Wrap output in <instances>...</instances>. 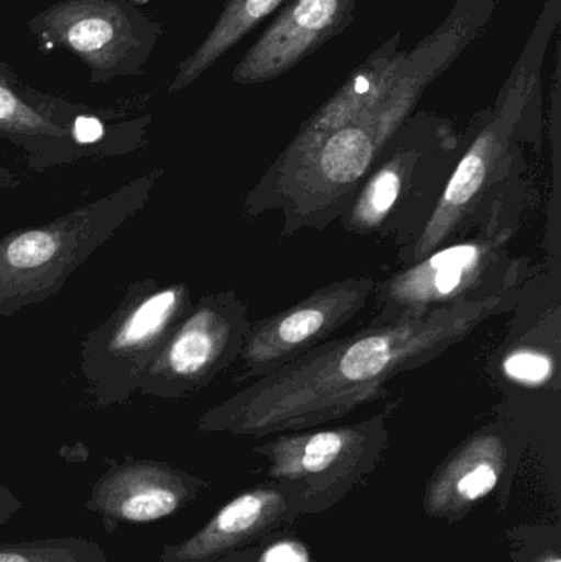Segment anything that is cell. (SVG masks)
Wrapping results in <instances>:
<instances>
[{
	"mask_svg": "<svg viewBox=\"0 0 561 562\" xmlns=\"http://www.w3.org/2000/svg\"><path fill=\"white\" fill-rule=\"evenodd\" d=\"M128 3H132L134 7L138 5H147L148 2H152V0H127Z\"/></svg>",
	"mask_w": 561,
	"mask_h": 562,
	"instance_id": "26",
	"label": "cell"
},
{
	"mask_svg": "<svg viewBox=\"0 0 561 562\" xmlns=\"http://www.w3.org/2000/svg\"><path fill=\"white\" fill-rule=\"evenodd\" d=\"M504 372L524 386H546L556 379L557 362L547 350L534 346L516 347L503 362Z\"/></svg>",
	"mask_w": 561,
	"mask_h": 562,
	"instance_id": "21",
	"label": "cell"
},
{
	"mask_svg": "<svg viewBox=\"0 0 561 562\" xmlns=\"http://www.w3.org/2000/svg\"><path fill=\"white\" fill-rule=\"evenodd\" d=\"M391 441L385 415L355 425L282 432L254 448L267 481L295 485L302 515L326 514L361 487L381 464Z\"/></svg>",
	"mask_w": 561,
	"mask_h": 562,
	"instance_id": "9",
	"label": "cell"
},
{
	"mask_svg": "<svg viewBox=\"0 0 561 562\" xmlns=\"http://www.w3.org/2000/svg\"><path fill=\"white\" fill-rule=\"evenodd\" d=\"M254 562H312V558L308 548L285 530L267 540Z\"/></svg>",
	"mask_w": 561,
	"mask_h": 562,
	"instance_id": "22",
	"label": "cell"
},
{
	"mask_svg": "<svg viewBox=\"0 0 561 562\" xmlns=\"http://www.w3.org/2000/svg\"><path fill=\"white\" fill-rule=\"evenodd\" d=\"M207 488L210 482L167 462L127 458L92 482L85 508L101 517L108 533H114L121 525L165 520Z\"/></svg>",
	"mask_w": 561,
	"mask_h": 562,
	"instance_id": "15",
	"label": "cell"
},
{
	"mask_svg": "<svg viewBox=\"0 0 561 562\" xmlns=\"http://www.w3.org/2000/svg\"><path fill=\"white\" fill-rule=\"evenodd\" d=\"M250 323L249 307L236 291L203 294L165 340L138 393L177 402L207 389L239 360Z\"/></svg>",
	"mask_w": 561,
	"mask_h": 562,
	"instance_id": "11",
	"label": "cell"
},
{
	"mask_svg": "<svg viewBox=\"0 0 561 562\" xmlns=\"http://www.w3.org/2000/svg\"><path fill=\"white\" fill-rule=\"evenodd\" d=\"M26 29L43 53L63 49L89 69L92 85L142 78L164 26L127 0H59Z\"/></svg>",
	"mask_w": 561,
	"mask_h": 562,
	"instance_id": "10",
	"label": "cell"
},
{
	"mask_svg": "<svg viewBox=\"0 0 561 562\" xmlns=\"http://www.w3.org/2000/svg\"><path fill=\"white\" fill-rule=\"evenodd\" d=\"M520 216L493 221L463 239L438 247L418 262L375 281L374 314L369 323H394L404 316L427 314L438 307L490 300L517 293L523 260L510 257L507 246Z\"/></svg>",
	"mask_w": 561,
	"mask_h": 562,
	"instance_id": "7",
	"label": "cell"
},
{
	"mask_svg": "<svg viewBox=\"0 0 561 562\" xmlns=\"http://www.w3.org/2000/svg\"><path fill=\"white\" fill-rule=\"evenodd\" d=\"M463 33L438 30L422 49L420 65L408 55L388 91L345 127L300 154L277 158L246 196L250 217L282 216V237L325 231L341 220L362 181L399 128L408 121L431 79L457 55Z\"/></svg>",
	"mask_w": 561,
	"mask_h": 562,
	"instance_id": "2",
	"label": "cell"
},
{
	"mask_svg": "<svg viewBox=\"0 0 561 562\" xmlns=\"http://www.w3.org/2000/svg\"><path fill=\"white\" fill-rule=\"evenodd\" d=\"M399 35L374 53L338 92L325 102L287 145L280 158L293 157L332 132L355 121L369 105L374 104L394 81L407 59V53H399Z\"/></svg>",
	"mask_w": 561,
	"mask_h": 562,
	"instance_id": "17",
	"label": "cell"
},
{
	"mask_svg": "<svg viewBox=\"0 0 561 562\" xmlns=\"http://www.w3.org/2000/svg\"><path fill=\"white\" fill-rule=\"evenodd\" d=\"M152 117L92 108L32 88L0 61V138L36 173L76 161L124 157L148 142Z\"/></svg>",
	"mask_w": 561,
	"mask_h": 562,
	"instance_id": "6",
	"label": "cell"
},
{
	"mask_svg": "<svg viewBox=\"0 0 561 562\" xmlns=\"http://www.w3.org/2000/svg\"><path fill=\"white\" fill-rule=\"evenodd\" d=\"M164 170L141 177L43 226L0 239V317H10L59 293L121 227L150 200Z\"/></svg>",
	"mask_w": 561,
	"mask_h": 562,
	"instance_id": "4",
	"label": "cell"
},
{
	"mask_svg": "<svg viewBox=\"0 0 561 562\" xmlns=\"http://www.w3.org/2000/svg\"><path fill=\"white\" fill-rule=\"evenodd\" d=\"M285 2L287 0H227L220 19L203 43L178 65L167 92L173 94L193 85L221 56L226 55Z\"/></svg>",
	"mask_w": 561,
	"mask_h": 562,
	"instance_id": "18",
	"label": "cell"
},
{
	"mask_svg": "<svg viewBox=\"0 0 561 562\" xmlns=\"http://www.w3.org/2000/svg\"><path fill=\"white\" fill-rule=\"evenodd\" d=\"M22 508L23 502L5 485L0 484V525L9 524Z\"/></svg>",
	"mask_w": 561,
	"mask_h": 562,
	"instance_id": "23",
	"label": "cell"
},
{
	"mask_svg": "<svg viewBox=\"0 0 561 562\" xmlns=\"http://www.w3.org/2000/svg\"><path fill=\"white\" fill-rule=\"evenodd\" d=\"M372 277L333 281L299 303L250 323L234 382H256L289 366L351 323L374 294Z\"/></svg>",
	"mask_w": 561,
	"mask_h": 562,
	"instance_id": "12",
	"label": "cell"
},
{
	"mask_svg": "<svg viewBox=\"0 0 561 562\" xmlns=\"http://www.w3.org/2000/svg\"><path fill=\"white\" fill-rule=\"evenodd\" d=\"M523 442L506 425H487L468 436L444 459L428 481L424 508L428 517L457 524L516 472Z\"/></svg>",
	"mask_w": 561,
	"mask_h": 562,
	"instance_id": "13",
	"label": "cell"
},
{
	"mask_svg": "<svg viewBox=\"0 0 561 562\" xmlns=\"http://www.w3.org/2000/svg\"><path fill=\"white\" fill-rule=\"evenodd\" d=\"M266 543V541H263ZM263 543L256 544V547L249 548V550L239 551V553L229 554V557L221 558V560L210 562H254L259 557L260 550H262Z\"/></svg>",
	"mask_w": 561,
	"mask_h": 562,
	"instance_id": "24",
	"label": "cell"
},
{
	"mask_svg": "<svg viewBox=\"0 0 561 562\" xmlns=\"http://www.w3.org/2000/svg\"><path fill=\"white\" fill-rule=\"evenodd\" d=\"M516 294L438 307L333 337L203 413L198 429L266 436L318 428L389 395V382L420 369L510 310Z\"/></svg>",
	"mask_w": 561,
	"mask_h": 562,
	"instance_id": "1",
	"label": "cell"
},
{
	"mask_svg": "<svg viewBox=\"0 0 561 562\" xmlns=\"http://www.w3.org/2000/svg\"><path fill=\"white\" fill-rule=\"evenodd\" d=\"M463 150V137L444 122H405L339 220L343 229L391 239L397 250L407 246L427 224Z\"/></svg>",
	"mask_w": 561,
	"mask_h": 562,
	"instance_id": "5",
	"label": "cell"
},
{
	"mask_svg": "<svg viewBox=\"0 0 561 562\" xmlns=\"http://www.w3.org/2000/svg\"><path fill=\"white\" fill-rule=\"evenodd\" d=\"M0 562H108V553L88 538H45L0 544Z\"/></svg>",
	"mask_w": 561,
	"mask_h": 562,
	"instance_id": "19",
	"label": "cell"
},
{
	"mask_svg": "<svg viewBox=\"0 0 561 562\" xmlns=\"http://www.w3.org/2000/svg\"><path fill=\"white\" fill-rule=\"evenodd\" d=\"M302 517L300 488L266 479L227 502L197 533L165 547L157 562L221 560L270 540Z\"/></svg>",
	"mask_w": 561,
	"mask_h": 562,
	"instance_id": "14",
	"label": "cell"
},
{
	"mask_svg": "<svg viewBox=\"0 0 561 562\" xmlns=\"http://www.w3.org/2000/svg\"><path fill=\"white\" fill-rule=\"evenodd\" d=\"M529 94L524 82L516 86L464 148L427 224L397 250L401 267L412 266L493 221L523 216L527 140L523 124Z\"/></svg>",
	"mask_w": 561,
	"mask_h": 562,
	"instance_id": "3",
	"label": "cell"
},
{
	"mask_svg": "<svg viewBox=\"0 0 561 562\" xmlns=\"http://www.w3.org/2000/svg\"><path fill=\"white\" fill-rule=\"evenodd\" d=\"M20 184H22V180H20L19 175L13 173L12 170L0 165V188H2V190L12 191L16 190Z\"/></svg>",
	"mask_w": 561,
	"mask_h": 562,
	"instance_id": "25",
	"label": "cell"
},
{
	"mask_svg": "<svg viewBox=\"0 0 561 562\" xmlns=\"http://www.w3.org/2000/svg\"><path fill=\"white\" fill-rule=\"evenodd\" d=\"M193 306L183 281H132L111 316L81 344L86 392L98 408L124 405L177 324Z\"/></svg>",
	"mask_w": 561,
	"mask_h": 562,
	"instance_id": "8",
	"label": "cell"
},
{
	"mask_svg": "<svg viewBox=\"0 0 561 562\" xmlns=\"http://www.w3.org/2000/svg\"><path fill=\"white\" fill-rule=\"evenodd\" d=\"M356 0H287L233 71L239 85L272 81L352 22Z\"/></svg>",
	"mask_w": 561,
	"mask_h": 562,
	"instance_id": "16",
	"label": "cell"
},
{
	"mask_svg": "<svg viewBox=\"0 0 561 562\" xmlns=\"http://www.w3.org/2000/svg\"><path fill=\"white\" fill-rule=\"evenodd\" d=\"M513 562H561L559 525H532L510 531Z\"/></svg>",
	"mask_w": 561,
	"mask_h": 562,
	"instance_id": "20",
	"label": "cell"
}]
</instances>
